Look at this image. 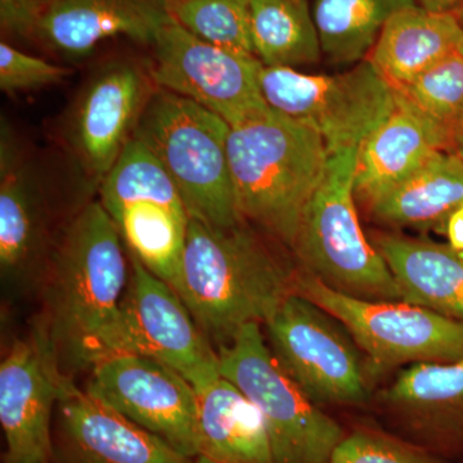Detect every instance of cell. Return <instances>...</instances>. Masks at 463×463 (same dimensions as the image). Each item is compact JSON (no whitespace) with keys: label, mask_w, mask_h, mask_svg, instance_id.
<instances>
[{"label":"cell","mask_w":463,"mask_h":463,"mask_svg":"<svg viewBox=\"0 0 463 463\" xmlns=\"http://www.w3.org/2000/svg\"><path fill=\"white\" fill-rule=\"evenodd\" d=\"M457 17H458L459 24H461L462 30H463V11L461 12V14H457ZM462 53H463V51H462Z\"/></svg>","instance_id":"d590c367"},{"label":"cell","mask_w":463,"mask_h":463,"mask_svg":"<svg viewBox=\"0 0 463 463\" xmlns=\"http://www.w3.org/2000/svg\"><path fill=\"white\" fill-rule=\"evenodd\" d=\"M149 71L155 84L199 103L230 125L265 111L263 63L257 56L225 50L200 39L174 18L161 27Z\"/></svg>","instance_id":"8fae6325"},{"label":"cell","mask_w":463,"mask_h":463,"mask_svg":"<svg viewBox=\"0 0 463 463\" xmlns=\"http://www.w3.org/2000/svg\"><path fill=\"white\" fill-rule=\"evenodd\" d=\"M43 0H0V26L3 33L23 41L35 42Z\"/></svg>","instance_id":"4dcf8cb0"},{"label":"cell","mask_w":463,"mask_h":463,"mask_svg":"<svg viewBox=\"0 0 463 463\" xmlns=\"http://www.w3.org/2000/svg\"><path fill=\"white\" fill-rule=\"evenodd\" d=\"M462 203V158L441 151L364 210L386 230L444 233L448 219Z\"/></svg>","instance_id":"603a6c76"},{"label":"cell","mask_w":463,"mask_h":463,"mask_svg":"<svg viewBox=\"0 0 463 463\" xmlns=\"http://www.w3.org/2000/svg\"><path fill=\"white\" fill-rule=\"evenodd\" d=\"M444 233L447 234L450 248L463 251V206H459L449 216Z\"/></svg>","instance_id":"1f68e13d"},{"label":"cell","mask_w":463,"mask_h":463,"mask_svg":"<svg viewBox=\"0 0 463 463\" xmlns=\"http://www.w3.org/2000/svg\"><path fill=\"white\" fill-rule=\"evenodd\" d=\"M230 130L221 116L157 88L133 134L169 174L190 218L216 227L243 222L228 158Z\"/></svg>","instance_id":"5b68a950"},{"label":"cell","mask_w":463,"mask_h":463,"mask_svg":"<svg viewBox=\"0 0 463 463\" xmlns=\"http://www.w3.org/2000/svg\"><path fill=\"white\" fill-rule=\"evenodd\" d=\"M297 272L291 252L248 222L216 227L191 218L175 291L219 349L246 325H264L295 292Z\"/></svg>","instance_id":"7a4b0ae2"},{"label":"cell","mask_w":463,"mask_h":463,"mask_svg":"<svg viewBox=\"0 0 463 463\" xmlns=\"http://www.w3.org/2000/svg\"><path fill=\"white\" fill-rule=\"evenodd\" d=\"M259 81L268 106L316 130L330 155L359 148L395 109L394 88L367 60L334 75L263 65Z\"/></svg>","instance_id":"9c48e42d"},{"label":"cell","mask_w":463,"mask_h":463,"mask_svg":"<svg viewBox=\"0 0 463 463\" xmlns=\"http://www.w3.org/2000/svg\"><path fill=\"white\" fill-rule=\"evenodd\" d=\"M97 192L128 252L175 289L191 218L157 158L130 139Z\"/></svg>","instance_id":"ba28073f"},{"label":"cell","mask_w":463,"mask_h":463,"mask_svg":"<svg viewBox=\"0 0 463 463\" xmlns=\"http://www.w3.org/2000/svg\"><path fill=\"white\" fill-rule=\"evenodd\" d=\"M169 5L170 0H50L35 42L72 58L88 56L115 36L152 45L172 18Z\"/></svg>","instance_id":"d6986e66"},{"label":"cell","mask_w":463,"mask_h":463,"mask_svg":"<svg viewBox=\"0 0 463 463\" xmlns=\"http://www.w3.org/2000/svg\"><path fill=\"white\" fill-rule=\"evenodd\" d=\"M453 130L395 91V109L362 142L356 156V201L367 206L441 151H452Z\"/></svg>","instance_id":"ffe728a7"},{"label":"cell","mask_w":463,"mask_h":463,"mask_svg":"<svg viewBox=\"0 0 463 463\" xmlns=\"http://www.w3.org/2000/svg\"><path fill=\"white\" fill-rule=\"evenodd\" d=\"M416 5V0H315L322 56L337 66L362 62L390 17Z\"/></svg>","instance_id":"d4e9b609"},{"label":"cell","mask_w":463,"mask_h":463,"mask_svg":"<svg viewBox=\"0 0 463 463\" xmlns=\"http://www.w3.org/2000/svg\"><path fill=\"white\" fill-rule=\"evenodd\" d=\"M462 206H463V203H462Z\"/></svg>","instance_id":"74e56055"},{"label":"cell","mask_w":463,"mask_h":463,"mask_svg":"<svg viewBox=\"0 0 463 463\" xmlns=\"http://www.w3.org/2000/svg\"><path fill=\"white\" fill-rule=\"evenodd\" d=\"M261 327L250 323L216 349L222 376L260 411L273 463H331L346 432L283 373Z\"/></svg>","instance_id":"52a82bcc"},{"label":"cell","mask_w":463,"mask_h":463,"mask_svg":"<svg viewBox=\"0 0 463 463\" xmlns=\"http://www.w3.org/2000/svg\"><path fill=\"white\" fill-rule=\"evenodd\" d=\"M53 463L197 462L66 377L54 414Z\"/></svg>","instance_id":"e0dca14e"},{"label":"cell","mask_w":463,"mask_h":463,"mask_svg":"<svg viewBox=\"0 0 463 463\" xmlns=\"http://www.w3.org/2000/svg\"><path fill=\"white\" fill-rule=\"evenodd\" d=\"M63 379L35 332L8 346L0 362L3 463H53L54 414Z\"/></svg>","instance_id":"2e32d148"},{"label":"cell","mask_w":463,"mask_h":463,"mask_svg":"<svg viewBox=\"0 0 463 463\" xmlns=\"http://www.w3.org/2000/svg\"><path fill=\"white\" fill-rule=\"evenodd\" d=\"M263 326L277 364L313 403L370 402L373 365L345 326L315 301L292 292Z\"/></svg>","instance_id":"8992f818"},{"label":"cell","mask_w":463,"mask_h":463,"mask_svg":"<svg viewBox=\"0 0 463 463\" xmlns=\"http://www.w3.org/2000/svg\"><path fill=\"white\" fill-rule=\"evenodd\" d=\"M66 67L24 53L9 43H0V90L7 94L25 93L62 83Z\"/></svg>","instance_id":"f546056e"},{"label":"cell","mask_w":463,"mask_h":463,"mask_svg":"<svg viewBox=\"0 0 463 463\" xmlns=\"http://www.w3.org/2000/svg\"><path fill=\"white\" fill-rule=\"evenodd\" d=\"M197 463H214L210 461V459L205 458V457H197L196 458Z\"/></svg>","instance_id":"e575fe53"},{"label":"cell","mask_w":463,"mask_h":463,"mask_svg":"<svg viewBox=\"0 0 463 463\" xmlns=\"http://www.w3.org/2000/svg\"><path fill=\"white\" fill-rule=\"evenodd\" d=\"M43 2H50V0H43Z\"/></svg>","instance_id":"8d00e7d4"},{"label":"cell","mask_w":463,"mask_h":463,"mask_svg":"<svg viewBox=\"0 0 463 463\" xmlns=\"http://www.w3.org/2000/svg\"><path fill=\"white\" fill-rule=\"evenodd\" d=\"M368 239L389 265L405 303L463 322V251L401 231H371Z\"/></svg>","instance_id":"44dd1931"},{"label":"cell","mask_w":463,"mask_h":463,"mask_svg":"<svg viewBox=\"0 0 463 463\" xmlns=\"http://www.w3.org/2000/svg\"><path fill=\"white\" fill-rule=\"evenodd\" d=\"M228 158L241 218L291 252L330 160L322 137L268 108L231 127Z\"/></svg>","instance_id":"3957f363"},{"label":"cell","mask_w":463,"mask_h":463,"mask_svg":"<svg viewBox=\"0 0 463 463\" xmlns=\"http://www.w3.org/2000/svg\"><path fill=\"white\" fill-rule=\"evenodd\" d=\"M423 114L455 130L463 118V53L450 54L394 90Z\"/></svg>","instance_id":"83f0119b"},{"label":"cell","mask_w":463,"mask_h":463,"mask_svg":"<svg viewBox=\"0 0 463 463\" xmlns=\"http://www.w3.org/2000/svg\"><path fill=\"white\" fill-rule=\"evenodd\" d=\"M156 90L149 65L115 60L100 66L79 91L67 114L63 141L88 187L99 191Z\"/></svg>","instance_id":"7c38bea8"},{"label":"cell","mask_w":463,"mask_h":463,"mask_svg":"<svg viewBox=\"0 0 463 463\" xmlns=\"http://www.w3.org/2000/svg\"><path fill=\"white\" fill-rule=\"evenodd\" d=\"M251 0H170V14L194 35L218 47L255 56Z\"/></svg>","instance_id":"4316f807"},{"label":"cell","mask_w":463,"mask_h":463,"mask_svg":"<svg viewBox=\"0 0 463 463\" xmlns=\"http://www.w3.org/2000/svg\"><path fill=\"white\" fill-rule=\"evenodd\" d=\"M358 148L330 155L325 178L307 203L291 255L298 269L362 300L404 301L389 265L362 228L354 190Z\"/></svg>","instance_id":"277c9868"},{"label":"cell","mask_w":463,"mask_h":463,"mask_svg":"<svg viewBox=\"0 0 463 463\" xmlns=\"http://www.w3.org/2000/svg\"><path fill=\"white\" fill-rule=\"evenodd\" d=\"M124 246L99 200L76 207L54 243L36 289L41 312L33 331L67 379L118 353L130 276Z\"/></svg>","instance_id":"6da1fadb"},{"label":"cell","mask_w":463,"mask_h":463,"mask_svg":"<svg viewBox=\"0 0 463 463\" xmlns=\"http://www.w3.org/2000/svg\"><path fill=\"white\" fill-rule=\"evenodd\" d=\"M128 255L130 276L121 301L118 353L163 362L200 392L222 376L218 352L178 292Z\"/></svg>","instance_id":"4fadbf2b"},{"label":"cell","mask_w":463,"mask_h":463,"mask_svg":"<svg viewBox=\"0 0 463 463\" xmlns=\"http://www.w3.org/2000/svg\"><path fill=\"white\" fill-rule=\"evenodd\" d=\"M295 292L339 319L377 373L403 365L463 359V322L428 307L347 297L298 268Z\"/></svg>","instance_id":"30bf717a"},{"label":"cell","mask_w":463,"mask_h":463,"mask_svg":"<svg viewBox=\"0 0 463 463\" xmlns=\"http://www.w3.org/2000/svg\"><path fill=\"white\" fill-rule=\"evenodd\" d=\"M250 21L255 56L264 66H312L321 42L307 0H251Z\"/></svg>","instance_id":"484cf974"},{"label":"cell","mask_w":463,"mask_h":463,"mask_svg":"<svg viewBox=\"0 0 463 463\" xmlns=\"http://www.w3.org/2000/svg\"><path fill=\"white\" fill-rule=\"evenodd\" d=\"M452 151L456 152L463 161V118L456 125L455 130H453Z\"/></svg>","instance_id":"836d02e7"},{"label":"cell","mask_w":463,"mask_h":463,"mask_svg":"<svg viewBox=\"0 0 463 463\" xmlns=\"http://www.w3.org/2000/svg\"><path fill=\"white\" fill-rule=\"evenodd\" d=\"M420 7L439 14H459L463 11V0H416Z\"/></svg>","instance_id":"d6a6232c"},{"label":"cell","mask_w":463,"mask_h":463,"mask_svg":"<svg viewBox=\"0 0 463 463\" xmlns=\"http://www.w3.org/2000/svg\"><path fill=\"white\" fill-rule=\"evenodd\" d=\"M85 392L197 458V392L172 367L134 353H115L91 368Z\"/></svg>","instance_id":"9a60e30c"},{"label":"cell","mask_w":463,"mask_h":463,"mask_svg":"<svg viewBox=\"0 0 463 463\" xmlns=\"http://www.w3.org/2000/svg\"><path fill=\"white\" fill-rule=\"evenodd\" d=\"M197 446L214 463H273L260 411L223 376L197 392Z\"/></svg>","instance_id":"cb8c5ba5"},{"label":"cell","mask_w":463,"mask_h":463,"mask_svg":"<svg viewBox=\"0 0 463 463\" xmlns=\"http://www.w3.org/2000/svg\"><path fill=\"white\" fill-rule=\"evenodd\" d=\"M66 221H57L56 206L44 174L26 156L3 124L0 274L5 291L14 295L36 294Z\"/></svg>","instance_id":"5bb4252c"},{"label":"cell","mask_w":463,"mask_h":463,"mask_svg":"<svg viewBox=\"0 0 463 463\" xmlns=\"http://www.w3.org/2000/svg\"><path fill=\"white\" fill-rule=\"evenodd\" d=\"M376 402L414 443L431 452L463 447V359L408 365L380 390Z\"/></svg>","instance_id":"ac0fdd59"},{"label":"cell","mask_w":463,"mask_h":463,"mask_svg":"<svg viewBox=\"0 0 463 463\" xmlns=\"http://www.w3.org/2000/svg\"><path fill=\"white\" fill-rule=\"evenodd\" d=\"M331 463H444L428 448L377 428L356 425L332 455Z\"/></svg>","instance_id":"f1b7e54d"},{"label":"cell","mask_w":463,"mask_h":463,"mask_svg":"<svg viewBox=\"0 0 463 463\" xmlns=\"http://www.w3.org/2000/svg\"><path fill=\"white\" fill-rule=\"evenodd\" d=\"M462 51L463 30L458 17L416 5L390 17L365 60L397 90L444 58Z\"/></svg>","instance_id":"7402d4cb"}]
</instances>
